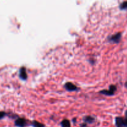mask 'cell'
<instances>
[{
	"label": "cell",
	"mask_w": 127,
	"mask_h": 127,
	"mask_svg": "<svg viewBox=\"0 0 127 127\" xmlns=\"http://www.w3.org/2000/svg\"><path fill=\"white\" fill-rule=\"evenodd\" d=\"M122 37V32H117V33L113 34L112 35H110L108 37L107 40L111 43H115V44H117V43H120L121 41Z\"/></svg>",
	"instance_id": "cell-1"
},
{
	"label": "cell",
	"mask_w": 127,
	"mask_h": 127,
	"mask_svg": "<svg viewBox=\"0 0 127 127\" xmlns=\"http://www.w3.org/2000/svg\"><path fill=\"white\" fill-rule=\"evenodd\" d=\"M117 86L114 84H112L109 86V89H104V90H102L99 92V93L102 95H107V96H112V95H115V92L117 91Z\"/></svg>",
	"instance_id": "cell-2"
},
{
	"label": "cell",
	"mask_w": 127,
	"mask_h": 127,
	"mask_svg": "<svg viewBox=\"0 0 127 127\" xmlns=\"http://www.w3.org/2000/svg\"><path fill=\"white\" fill-rule=\"evenodd\" d=\"M64 88L65 89L68 91L69 92H73V91H77L78 90V88L75 84L73 83H71V82H68L66 83L64 85Z\"/></svg>",
	"instance_id": "cell-3"
},
{
	"label": "cell",
	"mask_w": 127,
	"mask_h": 127,
	"mask_svg": "<svg viewBox=\"0 0 127 127\" xmlns=\"http://www.w3.org/2000/svg\"><path fill=\"white\" fill-rule=\"evenodd\" d=\"M14 125L17 127H26L27 125V122L24 118H18L15 120Z\"/></svg>",
	"instance_id": "cell-4"
},
{
	"label": "cell",
	"mask_w": 127,
	"mask_h": 127,
	"mask_svg": "<svg viewBox=\"0 0 127 127\" xmlns=\"http://www.w3.org/2000/svg\"><path fill=\"white\" fill-rule=\"evenodd\" d=\"M19 78L22 81L27 80L28 76L27 74V71H26V68L24 66L21 67L19 69Z\"/></svg>",
	"instance_id": "cell-5"
},
{
	"label": "cell",
	"mask_w": 127,
	"mask_h": 127,
	"mask_svg": "<svg viewBox=\"0 0 127 127\" xmlns=\"http://www.w3.org/2000/svg\"><path fill=\"white\" fill-rule=\"evenodd\" d=\"M115 122L116 127H127L124 122V119L121 117H117L115 118Z\"/></svg>",
	"instance_id": "cell-6"
},
{
	"label": "cell",
	"mask_w": 127,
	"mask_h": 127,
	"mask_svg": "<svg viewBox=\"0 0 127 127\" xmlns=\"http://www.w3.org/2000/svg\"><path fill=\"white\" fill-rule=\"evenodd\" d=\"M83 120L85 124H93L94 122V120H95L94 117H93L91 116H89V115L84 117Z\"/></svg>",
	"instance_id": "cell-7"
},
{
	"label": "cell",
	"mask_w": 127,
	"mask_h": 127,
	"mask_svg": "<svg viewBox=\"0 0 127 127\" xmlns=\"http://www.w3.org/2000/svg\"><path fill=\"white\" fill-rule=\"evenodd\" d=\"M61 126L62 127H71L70 122L67 119L63 120L61 122Z\"/></svg>",
	"instance_id": "cell-8"
},
{
	"label": "cell",
	"mask_w": 127,
	"mask_h": 127,
	"mask_svg": "<svg viewBox=\"0 0 127 127\" xmlns=\"http://www.w3.org/2000/svg\"><path fill=\"white\" fill-rule=\"evenodd\" d=\"M32 125L33 127H45V125L44 124H42L40 122L36 121V120H33L32 123Z\"/></svg>",
	"instance_id": "cell-9"
},
{
	"label": "cell",
	"mask_w": 127,
	"mask_h": 127,
	"mask_svg": "<svg viewBox=\"0 0 127 127\" xmlns=\"http://www.w3.org/2000/svg\"><path fill=\"white\" fill-rule=\"evenodd\" d=\"M119 9L121 11H127V1L122 2L119 5Z\"/></svg>",
	"instance_id": "cell-10"
},
{
	"label": "cell",
	"mask_w": 127,
	"mask_h": 127,
	"mask_svg": "<svg viewBox=\"0 0 127 127\" xmlns=\"http://www.w3.org/2000/svg\"><path fill=\"white\" fill-rule=\"evenodd\" d=\"M124 122H125V125H126V127H127V119H124Z\"/></svg>",
	"instance_id": "cell-11"
},
{
	"label": "cell",
	"mask_w": 127,
	"mask_h": 127,
	"mask_svg": "<svg viewBox=\"0 0 127 127\" xmlns=\"http://www.w3.org/2000/svg\"><path fill=\"white\" fill-rule=\"evenodd\" d=\"M81 127H86V124H83L81 125Z\"/></svg>",
	"instance_id": "cell-12"
},
{
	"label": "cell",
	"mask_w": 127,
	"mask_h": 127,
	"mask_svg": "<svg viewBox=\"0 0 127 127\" xmlns=\"http://www.w3.org/2000/svg\"><path fill=\"white\" fill-rule=\"evenodd\" d=\"M125 118L127 119V110L125 111Z\"/></svg>",
	"instance_id": "cell-13"
},
{
	"label": "cell",
	"mask_w": 127,
	"mask_h": 127,
	"mask_svg": "<svg viewBox=\"0 0 127 127\" xmlns=\"http://www.w3.org/2000/svg\"><path fill=\"white\" fill-rule=\"evenodd\" d=\"M125 87L127 89V83H125Z\"/></svg>",
	"instance_id": "cell-14"
}]
</instances>
